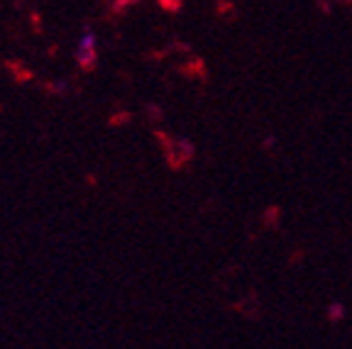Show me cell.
I'll return each instance as SVG.
<instances>
[{
	"mask_svg": "<svg viewBox=\"0 0 352 349\" xmlns=\"http://www.w3.org/2000/svg\"><path fill=\"white\" fill-rule=\"evenodd\" d=\"M76 56L81 61V66L91 69L96 61V37L94 34H83L81 42H78V49H76Z\"/></svg>",
	"mask_w": 352,
	"mask_h": 349,
	"instance_id": "obj_1",
	"label": "cell"
}]
</instances>
